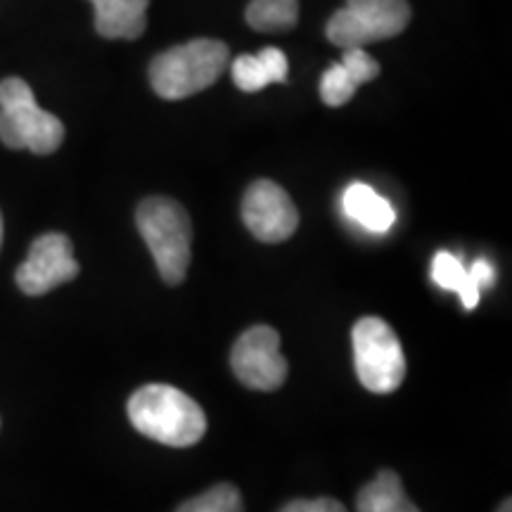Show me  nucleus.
Returning <instances> with one entry per match:
<instances>
[{
    "mask_svg": "<svg viewBox=\"0 0 512 512\" xmlns=\"http://www.w3.org/2000/svg\"><path fill=\"white\" fill-rule=\"evenodd\" d=\"M128 418L140 434L164 446H195L207 432L200 403L171 384H145L128 399Z\"/></svg>",
    "mask_w": 512,
    "mask_h": 512,
    "instance_id": "nucleus-1",
    "label": "nucleus"
},
{
    "mask_svg": "<svg viewBox=\"0 0 512 512\" xmlns=\"http://www.w3.org/2000/svg\"><path fill=\"white\" fill-rule=\"evenodd\" d=\"M228 62L226 43L214 38H195L157 55L150 64V83L159 98L185 100L214 86L226 72Z\"/></svg>",
    "mask_w": 512,
    "mask_h": 512,
    "instance_id": "nucleus-2",
    "label": "nucleus"
},
{
    "mask_svg": "<svg viewBox=\"0 0 512 512\" xmlns=\"http://www.w3.org/2000/svg\"><path fill=\"white\" fill-rule=\"evenodd\" d=\"M136 223L155 256L164 283L181 285L188 275L192 256V223L188 211L169 197H147L140 202Z\"/></svg>",
    "mask_w": 512,
    "mask_h": 512,
    "instance_id": "nucleus-3",
    "label": "nucleus"
},
{
    "mask_svg": "<svg viewBox=\"0 0 512 512\" xmlns=\"http://www.w3.org/2000/svg\"><path fill=\"white\" fill-rule=\"evenodd\" d=\"M62 140V121L38 107L27 81L17 76L0 81V143L10 150L53 155Z\"/></svg>",
    "mask_w": 512,
    "mask_h": 512,
    "instance_id": "nucleus-4",
    "label": "nucleus"
},
{
    "mask_svg": "<svg viewBox=\"0 0 512 512\" xmlns=\"http://www.w3.org/2000/svg\"><path fill=\"white\" fill-rule=\"evenodd\" d=\"M356 375L373 394H392L406 377V354L387 320L361 318L351 332Z\"/></svg>",
    "mask_w": 512,
    "mask_h": 512,
    "instance_id": "nucleus-5",
    "label": "nucleus"
},
{
    "mask_svg": "<svg viewBox=\"0 0 512 512\" xmlns=\"http://www.w3.org/2000/svg\"><path fill=\"white\" fill-rule=\"evenodd\" d=\"M411 22L408 0H347V8L337 10L328 22L332 46L366 48L370 43L399 36Z\"/></svg>",
    "mask_w": 512,
    "mask_h": 512,
    "instance_id": "nucleus-6",
    "label": "nucleus"
},
{
    "mask_svg": "<svg viewBox=\"0 0 512 512\" xmlns=\"http://www.w3.org/2000/svg\"><path fill=\"white\" fill-rule=\"evenodd\" d=\"M230 366L238 380L256 392H275L287 380V361L280 354V335L268 325H254L235 342Z\"/></svg>",
    "mask_w": 512,
    "mask_h": 512,
    "instance_id": "nucleus-7",
    "label": "nucleus"
},
{
    "mask_svg": "<svg viewBox=\"0 0 512 512\" xmlns=\"http://www.w3.org/2000/svg\"><path fill=\"white\" fill-rule=\"evenodd\" d=\"M79 271L72 240L62 233H46L34 240L27 261L17 268L15 280L24 294L41 297L55 290L57 285L74 280Z\"/></svg>",
    "mask_w": 512,
    "mask_h": 512,
    "instance_id": "nucleus-8",
    "label": "nucleus"
},
{
    "mask_svg": "<svg viewBox=\"0 0 512 512\" xmlns=\"http://www.w3.org/2000/svg\"><path fill=\"white\" fill-rule=\"evenodd\" d=\"M242 221L256 240L285 242L299 226V214L290 195L273 181H256L247 188L242 200Z\"/></svg>",
    "mask_w": 512,
    "mask_h": 512,
    "instance_id": "nucleus-9",
    "label": "nucleus"
},
{
    "mask_svg": "<svg viewBox=\"0 0 512 512\" xmlns=\"http://www.w3.org/2000/svg\"><path fill=\"white\" fill-rule=\"evenodd\" d=\"M380 64L366 53V48H347L342 60L325 69L320 79V98L328 107H342L354 98L358 86L377 79Z\"/></svg>",
    "mask_w": 512,
    "mask_h": 512,
    "instance_id": "nucleus-10",
    "label": "nucleus"
},
{
    "mask_svg": "<svg viewBox=\"0 0 512 512\" xmlns=\"http://www.w3.org/2000/svg\"><path fill=\"white\" fill-rule=\"evenodd\" d=\"M95 8V31L102 38L143 36L147 27V5L150 0H91Z\"/></svg>",
    "mask_w": 512,
    "mask_h": 512,
    "instance_id": "nucleus-11",
    "label": "nucleus"
},
{
    "mask_svg": "<svg viewBox=\"0 0 512 512\" xmlns=\"http://www.w3.org/2000/svg\"><path fill=\"white\" fill-rule=\"evenodd\" d=\"M290 64L283 50L264 48L256 55H240L230 64L233 83L242 93L264 91L271 83H285Z\"/></svg>",
    "mask_w": 512,
    "mask_h": 512,
    "instance_id": "nucleus-12",
    "label": "nucleus"
},
{
    "mask_svg": "<svg viewBox=\"0 0 512 512\" xmlns=\"http://www.w3.org/2000/svg\"><path fill=\"white\" fill-rule=\"evenodd\" d=\"M344 211L349 219L361 223L366 230L373 233H387L394 226L396 214L389 200H384L380 192L370 188L366 183H351L344 192Z\"/></svg>",
    "mask_w": 512,
    "mask_h": 512,
    "instance_id": "nucleus-13",
    "label": "nucleus"
},
{
    "mask_svg": "<svg viewBox=\"0 0 512 512\" xmlns=\"http://www.w3.org/2000/svg\"><path fill=\"white\" fill-rule=\"evenodd\" d=\"M356 512H420V508L406 496L399 475L394 470H382L361 489Z\"/></svg>",
    "mask_w": 512,
    "mask_h": 512,
    "instance_id": "nucleus-14",
    "label": "nucleus"
},
{
    "mask_svg": "<svg viewBox=\"0 0 512 512\" xmlns=\"http://www.w3.org/2000/svg\"><path fill=\"white\" fill-rule=\"evenodd\" d=\"M432 280L441 290L456 292L465 306V311L477 309L479 299H482V290H479L477 280L472 278L470 268H465L458 256H453L451 252H439L434 256Z\"/></svg>",
    "mask_w": 512,
    "mask_h": 512,
    "instance_id": "nucleus-15",
    "label": "nucleus"
},
{
    "mask_svg": "<svg viewBox=\"0 0 512 512\" xmlns=\"http://www.w3.org/2000/svg\"><path fill=\"white\" fill-rule=\"evenodd\" d=\"M297 17L299 0H252L245 12L249 27L264 34L297 27Z\"/></svg>",
    "mask_w": 512,
    "mask_h": 512,
    "instance_id": "nucleus-16",
    "label": "nucleus"
},
{
    "mask_svg": "<svg viewBox=\"0 0 512 512\" xmlns=\"http://www.w3.org/2000/svg\"><path fill=\"white\" fill-rule=\"evenodd\" d=\"M176 512H245V505L233 484H216L204 494L185 501Z\"/></svg>",
    "mask_w": 512,
    "mask_h": 512,
    "instance_id": "nucleus-17",
    "label": "nucleus"
},
{
    "mask_svg": "<svg viewBox=\"0 0 512 512\" xmlns=\"http://www.w3.org/2000/svg\"><path fill=\"white\" fill-rule=\"evenodd\" d=\"M280 512H347V508L335 498H313V501L299 498V501L287 503Z\"/></svg>",
    "mask_w": 512,
    "mask_h": 512,
    "instance_id": "nucleus-18",
    "label": "nucleus"
},
{
    "mask_svg": "<svg viewBox=\"0 0 512 512\" xmlns=\"http://www.w3.org/2000/svg\"><path fill=\"white\" fill-rule=\"evenodd\" d=\"M470 273H472V278L477 280V285H479V290H489L491 285H494V280H496V271H494V266L489 264V261L486 259H477L475 264L470 266Z\"/></svg>",
    "mask_w": 512,
    "mask_h": 512,
    "instance_id": "nucleus-19",
    "label": "nucleus"
},
{
    "mask_svg": "<svg viewBox=\"0 0 512 512\" xmlns=\"http://www.w3.org/2000/svg\"><path fill=\"white\" fill-rule=\"evenodd\" d=\"M498 512H512V501H510V498H505L501 508H498Z\"/></svg>",
    "mask_w": 512,
    "mask_h": 512,
    "instance_id": "nucleus-20",
    "label": "nucleus"
},
{
    "mask_svg": "<svg viewBox=\"0 0 512 512\" xmlns=\"http://www.w3.org/2000/svg\"><path fill=\"white\" fill-rule=\"evenodd\" d=\"M0 245H3V216H0Z\"/></svg>",
    "mask_w": 512,
    "mask_h": 512,
    "instance_id": "nucleus-21",
    "label": "nucleus"
}]
</instances>
